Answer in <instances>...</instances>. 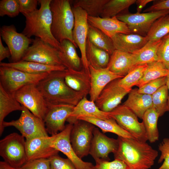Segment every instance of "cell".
<instances>
[{"label": "cell", "mask_w": 169, "mask_h": 169, "mask_svg": "<svg viewBox=\"0 0 169 169\" xmlns=\"http://www.w3.org/2000/svg\"><path fill=\"white\" fill-rule=\"evenodd\" d=\"M117 139L114 159L124 161L131 169H149L154 165L158 152L146 142L119 136Z\"/></svg>", "instance_id": "6da1fadb"}, {"label": "cell", "mask_w": 169, "mask_h": 169, "mask_svg": "<svg viewBox=\"0 0 169 169\" xmlns=\"http://www.w3.org/2000/svg\"><path fill=\"white\" fill-rule=\"evenodd\" d=\"M65 69L49 73L37 84L48 105H67L75 106L85 96L73 90L66 84L64 80Z\"/></svg>", "instance_id": "7a4b0ae2"}, {"label": "cell", "mask_w": 169, "mask_h": 169, "mask_svg": "<svg viewBox=\"0 0 169 169\" xmlns=\"http://www.w3.org/2000/svg\"><path fill=\"white\" fill-rule=\"evenodd\" d=\"M51 0H39V9L24 15L25 25L22 33L29 38L33 36L39 38L56 48L61 49L60 44L52 34V17L50 8Z\"/></svg>", "instance_id": "3957f363"}, {"label": "cell", "mask_w": 169, "mask_h": 169, "mask_svg": "<svg viewBox=\"0 0 169 169\" xmlns=\"http://www.w3.org/2000/svg\"><path fill=\"white\" fill-rule=\"evenodd\" d=\"M71 3L69 0H51V31L53 36L60 43L64 40H68L78 48L73 38L75 19Z\"/></svg>", "instance_id": "277c9868"}, {"label": "cell", "mask_w": 169, "mask_h": 169, "mask_svg": "<svg viewBox=\"0 0 169 169\" xmlns=\"http://www.w3.org/2000/svg\"><path fill=\"white\" fill-rule=\"evenodd\" d=\"M0 156L10 166L20 168L27 161L25 138L13 132L1 140Z\"/></svg>", "instance_id": "5b68a950"}, {"label": "cell", "mask_w": 169, "mask_h": 169, "mask_svg": "<svg viewBox=\"0 0 169 169\" xmlns=\"http://www.w3.org/2000/svg\"><path fill=\"white\" fill-rule=\"evenodd\" d=\"M32 44L21 61H33L50 66H64L60 50L37 37L33 39Z\"/></svg>", "instance_id": "8992f818"}, {"label": "cell", "mask_w": 169, "mask_h": 169, "mask_svg": "<svg viewBox=\"0 0 169 169\" xmlns=\"http://www.w3.org/2000/svg\"><path fill=\"white\" fill-rule=\"evenodd\" d=\"M49 73L32 74L11 67L0 66V85L14 95L25 85L37 84Z\"/></svg>", "instance_id": "52a82bcc"}, {"label": "cell", "mask_w": 169, "mask_h": 169, "mask_svg": "<svg viewBox=\"0 0 169 169\" xmlns=\"http://www.w3.org/2000/svg\"><path fill=\"white\" fill-rule=\"evenodd\" d=\"M22 106L23 108L19 118L9 122L4 121L3 123V128L8 126L14 127L20 131L25 140L49 136L44 120Z\"/></svg>", "instance_id": "ba28073f"}, {"label": "cell", "mask_w": 169, "mask_h": 169, "mask_svg": "<svg viewBox=\"0 0 169 169\" xmlns=\"http://www.w3.org/2000/svg\"><path fill=\"white\" fill-rule=\"evenodd\" d=\"M108 114L136 139L144 142L148 140L143 122H139L137 115L126 106L120 105Z\"/></svg>", "instance_id": "9c48e42d"}, {"label": "cell", "mask_w": 169, "mask_h": 169, "mask_svg": "<svg viewBox=\"0 0 169 169\" xmlns=\"http://www.w3.org/2000/svg\"><path fill=\"white\" fill-rule=\"evenodd\" d=\"M17 100L33 115L44 120L48 105L37 84H29L22 87L14 94Z\"/></svg>", "instance_id": "30bf717a"}, {"label": "cell", "mask_w": 169, "mask_h": 169, "mask_svg": "<svg viewBox=\"0 0 169 169\" xmlns=\"http://www.w3.org/2000/svg\"><path fill=\"white\" fill-rule=\"evenodd\" d=\"M95 127L92 123L80 120L73 124L70 141L75 154L81 159L89 154Z\"/></svg>", "instance_id": "8fae6325"}, {"label": "cell", "mask_w": 169, "mask_h": 169, "mask_svg": "<svg viewBox=\"0 0 169 169\" xmlns=\"http://www.w3.org/2000/svg\"><path fill=\"white\" fill-rule=\"evenodd\" d=\"M169 14V10L143 13H126L116 16L127 25L131 33L146 36L151 26L157 19Z\"/></svg>", "instance_id": "7c38bea8"}, {"label": "cell", "mask_w": 169, "mask_h": 169, "mask_svg": "<svg viewBox=\"0 0 169 169\" xmlns=\"http://www.w3.org/2000/svg\"><path fill=\"white\" fill-rule=\"evenodd\" d=\"M0 36L10 50L11 62L21 61L33 40L22 33L18 32L13 25L2 26Z\"/></svg>", "instance_id": "4fadbf2b"}, {"label": "cell", "mask_w": 169, "mask_h": 169, "mask_svg": "<svg viewBox=\"0 0 169 169\" xmlns=\"http://www.w3.org/2000/svg\"><path fill=\"white\" fill-rule=\"evenodd\" d=\"M73 124L69 123L62 131L50 136L52 147L61 151L73 163L77 169H91L94 166L92 163L85 162L75 154L72 146L70 139V134Z\"/></svg>", "instance_id": "5bb4252c"}, {"label": "cell", "mask_w": 169, "mask_h": 169, "mask_svg": "<svg viewBox=\"0 0 169 169\" xmlns=\"http://www.w3.org/2000/svg\"><path fill=\"white\" fill-rule=\"evenodd\" d=\"M75 22L72 35L74 41L80 50L83 67L90 72L89 65L86 56V46L89 27L88 15L79 7L72 8Z\"/></svg>", "instance_id": "9a60e30c"}, {"label": "cell", "mask_w": 169, "mask_h": 169, "mask_svg": "<svg viewBox=\"0 0 169 169\" xmlns=\"http://www.w3.org/2000/svg\"><path fill=\"white\" fill-rule=\"evenodd\" d=\"M119 79L110 82L100 93L95 103L100 110L105 112L112 111L120 105L124 97L130 92L119 84Z\"/></svg>", "instance_id": "2e32d148"}, {"label": "cell", "mask_w": 169, "mask_h": 169, "mask_svg": "<svg viewBox=\"0 0 169 169\" xmlns=\"http://www.w3.org/2000/svg\"><path fill=\"white\" fill-rule=\"evenodd\" d=\"M44 121L48 133L53 136L63 131L65 122L74 106L67 105H48Z\"/></svg>", "instance_id": "e0dca14e"}, {"label": "cell", "mask_w": 169, "mask_h": 169, "mask_svg": "<svg viewBox=\"0 0 169 169\" xmlns=\"http://www.w3.org/2000/svg\"><path fill=\"white\" fill-rule=\"evenodd\" d=\"M89 154L95 159L109 161V154L114 153L118 147L117 139L110 138L95 127Z\"/></svg>", "instance_id": "ac0fdd59"}, {"label": "cell", "mask_w": 169, "mask_h": 169, "mask_svg": "<svg viewBox=\"0 0 169 169\" xmlns=\"http://www.w3.org/2000/svg\"><path fill=\"white\" fill-rule=\"evenodd\" d=\"M25 149L27 161L49 159L59 152L51 146L50 136H49L25 140Z\"/></svg>", "instance_id": "d6986e66"}, {"label": "cell", "mask_w": 169, "mask_h": 169, "mask_svg": "<svg viewBox=\"0 0 169 169\" xmlns=\"http://www.w3.org/2000/svg\"><path fill=\"white\" fill-rule=\"evenodd\" d=\"M90 77V100L95 102L101 92L110 82L123 77L114 73L107 68H95L89 66Z\"/></svg>", "instance_id": "ffe728a7"}, {"label": "cell", "mask_w": 169, "mask_h": 169, "mask_svg": "<svg viewBox=\"0 0 169 169\" xmlns=\"http://www.w3.org/2000/svg\"><path fill=\"white\" fill-rule=\"evenodd\" d=\"M94 118L103 120L110 118L108 112L100 110L95 102L87 99L86 96L83 98L75 106L69 116L67 121L73 124L79 117Z\"/></svg>", "instance_id": "44dd1931"}, {"label": "cell", "mask_w": 169, "mask_h": 169, "mask_svg": "<svg viewBox=\"0 0 169 169\" xmlns=\"http://www.w3.org/2000/svg\"><path fill=\"white\" fill-rule=\"evenodd\" d=\"M88 20L90 24L100 29L110 38L118 33H131L126 24L116 16L102 18L88 16Z\"/></svg>", "instance_id": "7402d4cb"}, {"label": "cell", "mask_w": 169, "mask_h": 169, "mask_svg": "<svg viewBox=\"0 0 169 169\" xmlns=\"http://www.w3.org/2000/svg\"><path fill=\"white\" fill-rule=\"evenodd\" d=\"M115 50L133 54L149 41L146 36L134 33H118L111 38Z\"/></svg>", "instance_id": "603a6c76"}, {"label": "cell", "mask_w": 169, "mask_h": 169, "mask_svg": "<svg viewBox=\"0 0 169 169\" xmlns=\"http://www.w3.org/2000/svg\"><path fill=\"white\" fill-rule=\"evenodd\" d=\"M136 66L132 54L115 50L110 55L107 68L123 77Z\"/></svg>", "instance_id": "cb8c5ba5"}, {"label": "cell", "mask_w": 169, "mask_h": 169, "mask_svg": "<svg viewBox=\"0 0 169 169\" xmlns=\"http://www.w3.org/2000/svg\"><path fill=\"white\" fill-rule=\"evenodd\" d=\"M64 80L73 90L83 94L85 96L89 94L91 85L90 73L84 68L79 71L66 69Z\"/></svg>", "instance_id": "d4e9b609"}, {"label": "cell", "mask_w": 169, "mask_h": 169, "mask_svg": "<svg viewBox=\"0 0 169 169\" xmlns=\"http://www.w3.org/2000/svg\"><path fill=\"white\" fill-rule=\"evenodd\" d=\"M138 89H132L123 105L142 119L146 111L152 107L151 95L139 93Z\"/></svg>", "instance_id": "484cf974"}, {"label": "cell", "mask_w": 169, "mask_h": 169, "mask_svg": "<svg viewBox=\"0 0 169 169\" xmlns=\"http://www.w3.org/2000/svg\"><path fill=\"white\" fill-rule=\"evenodd\" d=\"M61 59L66 68L79 71L84 68L82 60L77 53L76 47L69 40L65 39L60 43Z\"/></svg>", "instance_id": "4316f807"}, {"label": "cell", "mask_w": 169, "mask_h": 169, "mask_svg": "<svg viewBox=\"0 0 169 169\" xmlns=\"http://www.w3.org/2000/svg\"><path fill=\"white\" fill-rule=\"evenodd\" d=\"M0 66L11 67L32 74L50 73L53 71L63 70L66 69L64 66H50L35 62L26 61L10 63L1 62Z\"/></svg>", "instance_id": "83f0119b"}, {"label": "cell", "mask_w": 169, "mask_h": 169, "mask_svg": "<svg viewBox=\"0 0 169 169\" xmlns=\"http://www.w3.org/2000/svg\"><path fill=\"white\" fill-rule=\"evenodd\" d=\"M23 106L14 95L8 92L0 85V135H2L4 128L3 123L5 117L15 111H21Z\"/></svg>", "instance_id": "f1b7e54d"}, {"label": "cell", "mask_w": 169, "mask_h": 169, "mask_svg": "<svg viewBox=\"0 0 169 169\" xmlns=\"http://www.w3.org/2000/svg\"><path fill=\"white\" fill-rule=\"evenodd\" d=\"M86 56L89 66L98 69L107 68L110 57L107 52L94 45L88 38Z\"/></svg>", "instance_id": "f546056e"}, {"label": "cell", "mask_w": 169, "mask_h": 169, "mask_svg": "<svg viewBox=\"0 0 169 169\" xmlns=\"http://www.w3.org/2000/svg\"><path fill=\"white\" fill-rule=\"evenodd\" d=\"M78 120L90 122L100 128L103 133L111 132L118 136L126 138H134L130 133L122 128L113 119L103 120L94 118L81 117Z\"/></svg>", "instance_id": "4dcf8cb0"}, {"label": "cell", "mask_w": 169, "mask_h": 169, "mask_svg": "<svg viewBox=\"0 0 169 169\" xmlns=\"http://www.w3.org/2000/svg\"><path fill=\"white\" fill-rule=\"evenodd\" d=\"M162 39L157 41H149L141 49L132 54L135 65L147 64L158 61L157 54Z\"/></svg>", "instance_id": "1f68e13d"}, {"label": "cell", "mask_w": 169, "mask_h": 169, "mask_svg": "<svg viewBox=\"0 0 169 169\" xmlns=\"http://www.w3.org/2000/svg\"><path fill=\"white\" fill-rule=\"evenodd\" d=\"M87 38L94 45L105 50L110 55L115 50L111 38L89 23Z\"/></svg>", "instance_id": "d6a6232c"}, {"label": "cell", "mask_w": 169, "mask_h": 169, "mask_svg": "<svg viewBox=\"0 0 169 169\" xmlns=\"http://www.w3.org/2000/svg\"><path fill=\"white\" fill-rule=\"evenodd\" d=\"M169 74V70L159 60L147 64L143 77L136 86L140 88L150 81L166 76Z\"/></svg>", "instance_id": "836d02e7"}, {"label": "cell", "mask_w": 169, "mask_h": 169, "mask_svg": "<svg viewBox=\"0 0 169 169\" xmlns=\"http://www.w3.org/2000/svg\"><path fill=\"white\" fill-rule=\"evenodd\" d=\"M159 117V114L152 107L146 111L142 118L148 140L151 143L155 142L159 139L157 124Z\"/></svg>", "instance_id": "e575fe53"}, {"label": "cell", "mask_w": 169, "mask_h": 169, "mask_svg": "<svg viewBox=\"0 0 169 169\" xmlns=\"http://www.w3.org/2000/svg\"><path fill=\"white\" fill-rule=\"evenodd\" d=\"M136 1V0H109L104 6L100 17L110 18L127 13L129 7Z\"/></svg>", "instance_id": "d590c367"}, {"label": "cell", "mask_w": 169, "mask_h": 169, "mask_svg": "<svg viewBox=\"0 0 169 169\" xmlns=\"http://www.w3.org/2000/svg\"><path fill=\"white\" fill-rule=\"evenodd\" d=\"M169 33V14L162 16L152 24L146 37L148 41H157Z\"/></svg>", "instance_id": "8d00e7d4"}, {"label": "cell", "mask_w": 169, "mask_h": 169, "mask_svg": "<svg viewBox=\"0 0 169 169\" xmlns=\"http://www.w3.org/2000/svg\"><path fill=\"white\" fill-rule=\"evenodd\" d=\"M109 0H70L73 7H79L87 13L89 16H100L105 4Z\"/></svg>", "instance_id": "74e56055"}, {"label": "cell", "mask_w": 169, "mask_h": 169, "mask_svg": "<svg viewBox=\"0 0 169 169\" xmlns=\"http://www.w3.org/2000/svg\"><path fill=\"white\" fill-rule=\"evenodd\" d=\"M147 64L138 65L135 66L126 75L119 79V84L130 91L132 87L136 85L143 76Z\"/></svg>", "instance_id": "f35d334b"}, {"label": "cell", "mask_w": 169, "mask_h": 169, "mask_svg": "<svg viewBox=\"0 0 169 169\" xmlns=\"http://www.w3.org/2000/svg\"><path fill=\"white\" fill-rule=\"evenodd\" d=\"M151 97L152 107L159 114L160 117L169 111L168 90L166 84L159 89L151 95Z\"/></svg>", "instance_id": "ab89813d"}, {"label": "cell", "mask_w": 169, "mask_h": 169, "mask_svg": "<svg viewBox=\"0 0 169 169\" xmlns=\"http://www.w3.org/2000/svg\"><path fill=\"white\" fill-rule=\"evenodd\" d=\"M20 12L18 0L0 1V16L5 15L11 18L18 16Z\"/></svg>", "instance_id": "60d3db41"}, {"label": "cell", "mask_w": 169, "mask_h": 169, "mask_svg": "<svg viewBox=\"0 0 169 169\" xmlns=\"http://www.w3.org/2000/svg\"><path fill=\"white\" fill-rule=\"evenodd\" d=\"M167 76L152 80L138 89L139 93L152 95L159 89L166 84Z\"/></svg>", "instance_id": "b9f144b4"}, {"label": "cell", "mask_w": 169, "mask_h": 169, "mask_svg": "<svg viewBox=\"0 0 169 169\" xmlns=\"http://www.w3.org/2000/svg\"><path fill=\"white\" fill-rule=\"evenodd\" d=\"M157 54L159 60L162 62L169 70V33L162 38Z\"/></svg>", "instance_id": "7bdbcfd3"}, {"label": "cell", "mask_w": 169, "mask_h": 169, "mask_svg": "<svg viewBox=\"0 0 169 169\" xmlns=\"http://www.w3.org/2000/svg\"><path fill=\"white\" fill-rule=\"evenodd\" d=\"M50 169H77L69 158H64L58 154L55 155L49 158Z\"/></svg>", "instance_id": "ee69618b"}, {"label": "cell", "mask_w": 169, "mask_h": 169, "mask_svg": "<svg viewBox=\"0 0 169 169\" xmlns=\"http://www.w3.org/2000/svg\"><path fill=\"white\" fill-rule=\"evenodd\" d=\"M95 161L96 169H131L124 161L117 159L111 161L97 159Z\"/></svg>", "instance_id": "f6af8a7d"}, {"label": "cell", "mask_w": 169, "mask_h": 169, "mask_svg": "<svg viewBox=\"0 0 169 169\" xmlns=\"http://www.w3.org/2000/svg\"><path fill=\"white\" fill-rule=\"evenodd\" d=\"M159 149L161 155L158 163L164 161L158 169H169V138H165L159 146Z\"/></svg>", "instance_id": "bcb514c9"}, {"label": "cell", "mask_w": 169, "mask_h": 169, "mask_svg": "<svg viewBox=\"0 0 169 169\" xmlns=\"http://www.w3.org/2000/svg\"><path fill=\"white\" fill-rule=\"evenodd\" d=\"M20 169H50L49 160L41 158L27 161Z\"/></svg>", "instance_id": "7dc6e473"}, {"label": "cell", "mask_w": 169, "mask_h": 169, "mask_svg": "<svg viewBox=\"0 0 169 169\" xmlns=\"http://www.w3.org/2000/svg\"><path fill=\"white\" fill-rule=\"evenodd\" d=\"M19 11L23 15L32 13L38 9V0H18Z\"/></svg>", "instance_id": "c3c4849f"}, {"label": "cell", "mask_w": 169, "mask_h": 169, "mask_svg": "<svg viewBox=\"0 0 169 169\" xmlns=\"http://www.w3.org/2000/svg\"><path fill=\"white\" fill-rule=\"evenodd\" d=\"M154 1L153 4L144 10V12H152L165 10H169V0Z\"/></svg>", "instance_id": "681fc988"}, {"label": "cell", "mask_w": 169, "mask_h": 169, "mask_svg": "<svg viewBox=\"0 0 169 169\" xmlns=\"http://www.w3.org/2000/svg\"><path fill=\"white\" fill-rule=\"evenodd\" d=\"M11 56V53L8 47H5L3 45L1 37L0 36V61H1L6 58Z\"/></svg>", "instance_id": "f907efd6"}, {"label": "cell", "mask_w": 169, "mask_h": 169, "mask_svg": "<svg viewBox=\"0 0 169 169\" xmlns=\"http://www.w3.org/2000/svg\"><path fill=\"white\" fill-rule=\"evenodd\" d=\"M153 1L152 0H137L136 2L137 5L136 13H140L142 9L148 3Z\"/></svg>", "instance_id": "816d5d0a"}, {"label": "cell", "mask_w": 169, "mask_h": 169, "mask_svg": "<svg viewBox=\"0 0 169 169\" xmlns=\"http://www.w3.org/2000/svg\"><path fill=\"white\" fill-rule=\"evenodd\" d=\"M0 169H20L13 167L4 161H0Z\"/></svg>", "instance_id": "f5cc1de1"}, {"label": "cell", "mask_w": 169, "mask_h": 169, "mask_svg": "<svg viewBox=\"0 0 169 169\" xmlns=\"http://www.w3.org/2000/svg\"><path fill=\"white\" fill-rule=\"evenodd\" d=\"M167 82L166 83V85L167 86L168 90V110L169 111V74L167 76Z\"/></svg>", "instance_id": "db71d44e"}, {"label": "cell", "mask_w": 169, "mask_h": 169, "mask_svg": "<svg viewBox=\"0 0 169 169\" xmlns=\"http://www.w3.org/2000/svg\"><path fill=\"white\" fill-rule=\"evenodd\" d=\"M96 169L95 166H94L92 169Z\"/></svg>", "instance_id": "11a10c76"}]
</instances>
